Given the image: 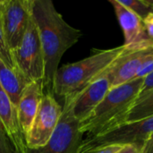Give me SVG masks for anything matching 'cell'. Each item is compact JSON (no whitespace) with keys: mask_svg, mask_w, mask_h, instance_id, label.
Wrapping results in <instances>:
<instances>
[{"mask_svg":"<svg viewBox=\"0 0 153 153\" xmlns=\"http://www.w3.org/2000/svg\"><path fill=\"white\" fill-rule=\"evenodd\" d=\"M31 12L44 56L43 91L44 93H53L55 75L61 58L79 41L82 33L65 21L51 0H32Z\"/></svg>","mask_w":153,"mask_h":153,"instance_id":"obj_1","label":"cell"},{"mask_svg":"<svg viewBox=\"0 0 153 153\" xmlns=\"http://www.w3.org/2000/svg\"><path fill=\"white\" fill-rule=\"evenodd\" d=\"M126 49L127 48L122 45L114 48L96 50L88 57L59 67L53 85L55 97L65 99L80 93L104 74Z\"/></svg>","mask_w":153,"mask_h":153,"instance_id":"obj_2","label":"cell"},{"mask_svg":"<svg viewBox=\"0 0 153 153\" xmlns=\"http://www.w3.org/2000/svg\"><path fill=\"white\" fill-rule=\"evenodd\" d=\"M143 80L136 78L110 89L91 115L80 123V129L86 138L97 136L122 124L139 95Z\"/></svg>","mask_w":153,"mask_h":153,"instance_id":"obj_3","label":"cell"},{"mask_svg":"<svg viewBox=\"0 0 153 153\" xmlns=\"http://www.w3.org/2000/svg\"><path fill=\"white\" fill-rule=\"evenodd\" d=\"M63 100L62 116L50 140L42 147L27 148L26 153H80L84 134L80 129V121L74 116V97L67 96Z\"/></svg>","mask_w":153,"mask_h":153,"instance_id":"obj_4","label":"cell"},{"mask_svg":"<svg viewBox=\"0 0 153 153\" xmlns=\"http://www.w3.org/2000/svg\"><path fill=\"white\" fill-rule=\"evenodd\" d=\"M15 69L29 83L44 79V56L32 12L23 39L13 52Z\"/></svg>","mask_w":153,"mask_h":153,"instance_id":"obj_5","label":"cell"},{"mask_svg":"<svg viewBox=\"0 0 153 153\" xmlns=\"http://www.w3.org/2000/svg\"><path fill=\"white\" fill-rule=\"evenodd\" d=\"M153 134V117L119 125L103 134L84 138L80 153L106 145H133L141 152Z\"/></svg>","mask_w":153,"mask_h":153,"instance_id":"obj_6","label":"cell"},{"mask_svg":"<svg viewBox=\"0 0 153 153\" xmlns=\"http://www.w3.org/2000/svg\"><path fill=\"white\" fill-rule=\"evenodd\" d=\"M63 106L50 92L43 94L38 111L26 135L27 148L36 149L47 144L61 118Z\"/></svg>","mask_w":153,"mask_h":153,"instance_id":"obj_7","label":"cell"},{"mask_svg":"<svg viewBox=\"0 0 153 153\" xmlns=\"http://www.w3.org/2000/svg\"><path fill=\"white\" fill-rule=\"evenodd\" d=\"M31 5L32 0H0V22L12 52L23 39L31 14Z\"/></svg>","mask_w":153,"mask_h":153,"instance_id":"obj_8","label":"cell"},{"mask_svg":"<svg viewBox=\"0 0 153 153\" xmlns=\"http://www.w3.org/2000/svg\"><path fill=\"white\" fill-rule=\"evenodd\" d=\"M125 36V46L129 49L153 47L146 33L143 21L118 0H109Z\"/></svg>","mask_w":153,"mask_h":153,"instance_id":"obj_9","label":"cell"},{"mask_svg":"<svg viewBox=\"0 0 153 153\" xmlns=\"http://www.w3.org/2000/svg\"><path fill=\"white\" fill-rule=\"evenodd\" d=\"M152 53L153 47L139 49L127 48L107 70L111 88L134 80L145 58Z\"/></svg>","mask_w":153,"mask_h":153,"instance_id":"obj_10","label":"cell"},{"mask_svg":"<svg viewBox=\"0 0 153 153\" xmlns=\"http://www.w3.org/2000/svg\"><path fill=\"white\" fill-rule=\"evenodd\" d=\"M110 89L111 84L106 71L104 74L92 82L80 93L73 95L74 97L73 112L75 118L80 123L85 120L101 102Z\"/></svg>","mask_w":153,"mask_h":153,"instance_id":"obj_11","label":"cell"},{"mask_svg":"<svg viewBox=\"0 0 153 153\" xmlns=\"http://www.w3.org/2000/svg\"><path fill=\"white\" fill-rule=\"evenodd\" d=\"M43 94V83L39 81L29 82L21 93L16 108L19 122L25 139L33 118L38 111Z\"/></svg>","mask_w":153,"mask_h":153,"instance_id":"obj_12","label":"cell"},{"mask_svg":"<svg viewBox=\"0 0 153 153\" xmlns=\"http://www.w3.org/2000/svg\"><path fill=\"white\" fill-rule=\"evenodd\" d=\"M0 121L5 131L16 145L20 153H26L27 145L24 134L22 130L17 108L7 93L0 85Z\"/></svg>","mask_w":153,"mask_h":153,"instance_id":"obj_13","label":"cell"},{"mask_svg":"<svg viewBox=\"0 0 153 153\" xmlns=\"http://www.w3.org/2000/svg\"><path fill=\"white\" fill-rule=\"evenodd\" d=\"M28 82L13 69L8 67L0 59V85L13 103L17 106L21 93Z\"/></svg>","mask_w":153,"mask_h":153,"instance_id":"obj_14","label":"cell"},{"mask_svg":"<svg viewBox=\"0 0 153 153\" xmlns=\"http://www.w3.org/2000/svg\"><path fill=\"white\" fill-rule=\"evenodd\" d=\"M151 117H153V90L139 100L134 101L133 106L125 115L122 124L136 122Z\"/></svg>","mask_w":153,"mask_h":153,"instance_id":"obj_15","label":"cell"},{"mask_svg":"<svg viewBox=\"0 0 153 153\" xmlns=\"http://www.w3.org/2000/svg\"><path fill=\"white\" fill-rule=\"evenodd\" d=\"M142 20L153 13V0H118Z\"/></svg>","mask_w":153,"mask_h":153,"instance_id":"obj_16","label":"cell"},{"mask_svg":"<svg viewBox=\"0 0 153 153\" xmlns=\"http://www.w3.org/2000/svg\"><path fill=\"white\" fill-rule=\"evenodd\" d=\"M0 59L8 67H10V68L16 71L13 57V54H12V51L10 50V48H9V47H8V45L6 43L4 34V31H3V29H2V26H1V22H0Z\"/></svg>","mask_w":153,"mask_h":153,"instance_id":"obj_17","label":"cell"},{"mask_svg":"<svg viewBox=\"0 0 153 153\" xmlns=\"http://www.w3.org/2000/svg\"><path fill=\"white\" fill-rule=\"evenodd\" d=\"M0 153H20L0 121Z\"/></svg>","mask_w":153,"mask_h":153,"instance_id":"obj_18","label":"cell"},{"mask_svg":"<svg viewBox=\"0 0 153 153\" xmlns=\"http://www.w3.org/2000/svg\"><path fill=\"white\" fill-rule=\"evenodd\" d=\"M153 72V53L152 55H150L149 56H147L145 58V60L143 61V63L142 64V65L140 66V69L138 71V73L135 75V78H144L145 76H147L148 74H152Z\"/></svg>","mask_w":153,"mask_h":153,"instance_id":"obj_19","label":"cell"},{"mask_svg":"<svg viewBox=\"0 0 153 153\" xmlns=\"http://www.w3.org/2000/svg\"><path fill=\"white\" fill-rule=\"evenodd\" d=\"M153 90V72L152 74H148L147 76L144 77V80H143V86L141 88V91L139 92V95L137 97V99L135 100H139L140 99H142L143 96H145L149 91H152Z\"/></svg>","mask_w":153,"mask_h":153,"instance_id":"obj_20","label":"cell"},{"mask_svg":"<svg viewBox=\"0 0 153 153\" xmlns=\"http://www.w3.org/2000/svg\"><path fill=\"white\" fill-rule=\"evenodd\" d=\"M122 147V145H106L103 147L91 149L81 153H115L119 151Z\"/></svg>","mask_w":153,"mask_h":153,"instance_id":"obj_21","label":"cell"},{"mask_svg":"<svg viewBox=\"0 0 153 153\" xmlns=\"http://www.w3.org/2000/svg\"><path fill=\"white\" fill-rule=\"evenodd\" d=\"M143 21V24H144L148 37L151 39H153V13H151Z\"/></svg>","mask_w":153,"mask_h":153,"instance_id":"obj_22","label":"cell"},{"mask_svg":"<svg viewBox=\"0 0 153 153\" xmlns=\"http://www.w3.org/2000/svg\"><path fill=\"white\" fill-rule=\"evenodd\" d=\"M115 153H143V152H141L133 145H124L119 151Z\"/></svg>","mask_w":153,"mask_h":153,"instance_id":"obj_23","label":"cell"},{"mask_svg":"<svg viewBox=\"0 0 153 153\" xmlns=\"http://www.w3.org/2000/svg\"><path fill=\"white\" fill-rule=\"evenodd\" d=\"M143 153H153V134L147 140V142L143 147Z\"/></svg>","mask_w":153,"mask_h":153,"instance_id":"obj_24","label":"cell"},{"mask_svg":"<svg viewBox=\"0 0 153 153\" xmlns=\"http://www.w3.org/2000/svg\"><path fill=\"white\" fill-rule=\"evenodd\" d=\"M151 42H152V45L153 46V39H151Z\"/></svg>","mask_w":153,"mask_h":153,"instance_id":"obj_25","label":"cell"}]
</instances>
